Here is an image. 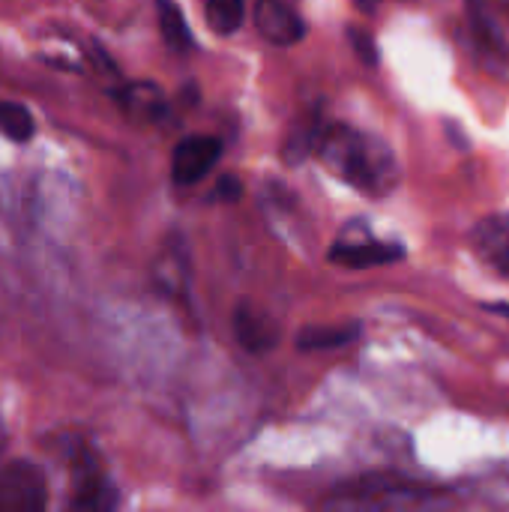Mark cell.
Masks as SVG:
<instances>
[{
	"label": "cell",
	"mask_w": 509,
	"mask_h": 512,
	"mask_svg": "<svg viewBox=\"0 0 509 512\" xmlns=\"http://www.w3.org/2000/svg\"><path fill=\"white\" fill-rule=\"evenodd\" d=\"M315 156L342 183H348L357 192H366L372 198L393 192L399 183V165H396L393 150L381 138H375L363 129L345 126V123L324 126L318 132Z\"/></svg>",
	"instance_id": "1"
},
{
	"label": "cell",
	"mask_w": 509,
	"mask_h": 512,
	"mask_svg": "<svg viewBox=\"0 0 509 512\" xmlns=\"http://www.w3.org/2000/svg\"><path fill=\"white\" fill-rule=\"evenodd\" d=\"M69 486H72V492H69L72 510L102 512L117 507V489L90 447H81L69 459Z\"/></svg>",
	"instance_id": "2"
},
{
	"label": "cell",
	"mask_w": 509,
	"mask_h": 512,
	"mask_svg": "<svg viewBox=\"0 0 509 512\" xmlns=\"http://www.w3.org/2000/svg\"><path fill=\"white\" fill-rule=\"evenodd\" d=\"M48 507V483L39 465L18 459L0 465V512H42Z\"/></svg>",
	"instance_id": "3"
},
{
	"label": "cell",
	"mask_w": 509,
	"mask_h": 512,
	"mask_svg": "<svg viewBox=\"0 0 509 512\" xmlns=\"http://www.w3.org/2000/svg\"><path fill=\"white\" fill-rule=\"evenodd\" d=\"M342 498H351L357 507H414L429 498L423 486H414L399 477H363L354 483V489H342Z\"/></svg>",
	"instance_id": "4"
},
{
	"label": "cell",
	"mask_w": 509,
	"mask_h": 512,
	"mask_svg": "<svg viewBox=\"0 0 509 512\" xmlns=\"http://www.w3.org/2000/svg\"><path fill=\"white\" fill-rule=\"evenodd\" d=\"M222 156V144L213 135H189L174 147L171 156V177L180 186H192L204 180Z\"/></svg>",
	"instance_id": "5"
},
{
	"label": "cell",
	"mask_w": 509,
	"mask_h": 512,
	"mask_svg": "<svg viewBox=\"0 0 509 512\" xmlns=\"http://www.w3.org/2000/svg\"><path fill=\"white\" fill-rule=\"evenodd\" d=\"M255 27L267 42H273L279 48L297 45L306 36V21L291 0H258L255 3Z\"/></svg>",
	"instance_id": "6"
},
{
	"label": "cell",
	"mask_w": 509,
	"mask_h": 512,
	"mask_svg": "<svg viewBox=\"0 0 509 512\" xmlns=\"http://www.w3.org/2000/svg\"><path fill=\"white\" fill-rule=\"evenodd\" d=\"M405 252L402 246H387L378 243L372 237H357V240H339L330 249V261H336L345 270H369V267H381V264H393L399 261Z\"/></svg>",
	"instance_id": "7"
},
{
	"label": "cell",
	"mask_w": 509,
	"mask_h": 512,
	"mask_svg": "<svg viewBox=\"0 0 509 512\" xmlns=\"http://www.w3.org/2000/svg\"><path fill=\"white\" fill-rule=\"evenodd\" d=\"M234 333H237V342L252 351V354H264L276 345L279 339V330H276V321L261 312L258 306L252 303H240L237 312H234Z\"/></svg>",
	"instance_id": "8"
},
{
	"label": "cell",
	"mask_w": 509,
	"mask_h": 512,
	"mask_svg": "<svg viewBox=\"0 0 509 512\" xmlns=\"http://www.w3.org/2000/svg\"><path fill=\"white\" fill-rule=\"evenodd\" d=\"M474 249L486 264L509 276V213L489 216L474 228Z\"/></svg>",
	"instance_id": "9"
},
{
	"label": "cell",
	"mask_w": 509,
	"mask_h": 512,
	"mask_svg": "<svg viewBox=\"0 0 509 512\" xmlns=\"http://www.w3.org/2000/svg\"><path fill=\"white\" fill-rule=\"evenodd\" d=\"M120 105L135 117V120H144V123H153L159 117H165L168 111V102H165V93L150 84V81H135V84H126L120 90Z\"/></svg>",
	"instance_id": "10"
},
{
	"label": "cell",
	"mask_w": 509,
	"mask_h": 512,
	"mask_svg": "<svg viewBox=\"0 0 509 512\" xmlns=\"http://www.w3.org/2000/svg\"><path fill=\"white\" fill-rule=\"evenodd\" d=\"M471 27H474V39H477V45H480V54H483L489 63H495V60L504 63L509 57V48L507 42H504V33H501L498 21L489 15L486 6H474V9H471Z\"/></svg>",
	"instance_id": "11"
},
{
	"label": "cell",
	"mask_w": 509,
	"mask_h": 512,
	"mask_svg": "<svg viewBox=\"0 0 509 512\" xmlns=\"http://www.w3.org/2000/svg\"><path fill=\"white\" fill-rule=\"evenodd\" d=\"M156 15H159V30L162 39L168 42L171 51H192L195 39L189 33V24L174 0H156Z\"/></svg>",
	"instance_id": "12"
},
{
	"label": "cell",
	"mask_w": 509,
	"mask_h": 512,
	"mask_svg": "<svg viewBox=\"0 0 509 512\" xmlns=\"http://www.w3.org/2000/svg\"><path fill=\"white\" fill-rule=\"evenodd\" d=\"M207 24L219 36H231L240 30L246 18V0H207Z\"/></svg>",
	"instance_id": "13"
},
{
	"label": "cell",
	"mask_w": 509,
	"mask_h": 512,
	"mask_svg": "<svg viewBox=\"0 0 509 512\" xmlns=\"http://www.w3.org/2000/svg\"><path fill=\"white\" fill-rule=\"evenodd\" d=\"M36 132L33 114L21 102H3L0 99V135L9 141H30Z\"/></svg>",
	"instance_id": "14"
},
{
	"label": "cell",
	"mask_w": 509,
	"mask_h": 512,
	"mask_svg": "<svg viewBox=\"0 0 509 512\" xmlns=\"http://www.w3.org/2000/svg\"><path fill=\"white\" fill-rule=\"evenodd\" d=\"M360 336L357 327H315V330H303L300 333V348L303 351H321V348H342L348 342H354Z\"/></svg>",
	"instance_id": "15"
},
{
	"label": "cell",
	"mask_w": 509,
	"mask_h": 512,
	"mask_svg": "<svg viewBox=\"0 0 509 512\" xmlns=\"http://www.w3.org/2000/svg\"><path fill=\"white\" fill-rule=\"evenodd\" d=\"M348 36H351V42H354V48H357V57L366 60V63H375L378 51H375L372 36H369L366 30H360V27H348Z\"/></svg>",
	"instance_id": "16"
},
{
	"label": "cell",
	"mask_w": 509,
	"mask_h": 512,
	"mask_svg": "<svg viewBox=\"0 0 509 512\" xmlns=\"http://www.w3.org/2000/svg\"><path fill=\"white\" fill-rule=\"evenodd\" d=\"M6 444H9V429H6V420H3V411H0V459L6 453Z\"/></svg>",
	"instance_id": "17"
},
{
	"label": "cell",
	"mask_w": 509,
	"mask_h": 512,
	"mask_svg": "<svg viewBox=\"0 0 509 512\" xmlns=\"http://www.w3.org/2000/svg\"><path fill=\"white\" fill-rule=\"evenodd\" d=\"M357 3H360L363 9H369V12H372V9L378 6V0H357Z\"/></svg>",
	"instance_id": "18"
},
{
	"label": "cell",
	"mask_w": 509,
	"mask_h": 512,
	"mask_svg": "<svg viewBox=\"0 0 509 512\" xmlns=\"http://www.w3.org/2000/svg\"><path fill=\"white\" fill-rule=\"evenodd\" d=\"M498 312H504V315H509V306H498Z\"/></svg>",
	"instance_id": "19"
}]
</instances>
